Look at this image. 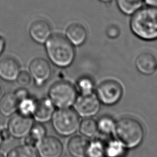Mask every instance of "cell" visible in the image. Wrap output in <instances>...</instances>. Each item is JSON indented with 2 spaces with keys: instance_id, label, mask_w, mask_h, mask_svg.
I'll return each instance as SVG.
<instances>
[{
  "instance_id": "6da1fadb",
  "label": "cell",
  "mask_w": 157,
  "mask_h": 157,
  "mask_svg": "<svg viewBox=\"0 0 157 157\" xmlns=\"http://www.w3.org/2000/svg\"><path fill=\"white\" fill-rule=\"evenodd\" d=\"M130 28L132 33L142 40H157V7H141L132 15Z\"/></svg>"
},
{
  "instance_id": "7a4b0ae2",
  "label": "cell",
  "mask_w": 157,
  "mask_h": 157,
  "mask_svg": "<svg viewBox=\"0 0 157 157\" xmlns=\"http://www.w3.org/2000/svg\"><path fill=\"white\" fill-rule=\"evenodd\" d=\"M45 48L50 61L59 67H68L74 60V46L64 35L52 34L45 42Z\"/></svg>"
},
{
  "instance_id": "3957f363",
  "label": "cell",
  "mask_w": 157,
  "mask_h": 157,
  "mask_svg": "<svg viewBox=\"0 0 157 157\" xmlns=\"http://www.w3.org/2000/svg\"><path fill=\"white\" fill-rule=\"evenodd\" d=\"M116 134L126 147L134 148L137 147L144 138V129L139 121L130 118H122L115 125Z\"/></svg>"
},
{
  "instance_id": "277c9868",
  "label": "cell",
  "mask_w": 157,
  "mask_h": 157,
  "mask_svg": "<svg viewBox=\"0 0 157 157\" xmlns=\"http://www.w3.org/2000/svg\"><path fill=\"white\" fill-rule=\"evenodd\" d=\"M76 87L71 82L61 80L51 85L48 91V98L58 109L71 108L78 97Z\"/></svg>"
},
{
  "instance_id": "5b68a950",
  "label": "cell",
  "mask_w": 157,
  "mask_h": 157,
  "mask_svg": "<svg viewBox=\"0 0 157 157\" xmlns=\"http://www.w3.org/2000/svg\"><path fill=\"white\" fill-rule=\"evenodd\" d=\"M78 115L71 108L59 109L55 111L52 124L55 131L62 137L71 136L78 130L80 126Z\"/></svg>"
},
{
  "instance_id": "8992f818",
  "label": "cell",
  "mask_w": 157,
  "mask_h": 157,
  "mask_svg": "<svg viewBox=\"0 0 157 157\" xmlns=\"http://www.w3.org/2000/svg\"><path fill=\"white\" fill-rule=\"evenodd\" d=\"M122 94V86L115 80L104 81L97 88L96 96L99 101L105 105L116 104L121 99Z\"/></svg>"
},
{
  "instance_id": "52a82bcc",
  "label": "cell",
  "mask_w": 157,
  "mask_h": 157,
  "mask_svg": "<svg viewBox=\"0 0 157 157\" xmlns=\"http://www.w3.org/2000/svg\"><path fill=\"white\" fill-rule=\"evenodd\" d=\"M29 72L35 85L40 87L50 78L52 67L47 59L38 57L33 59L29 63Z\"/></svg>"
},
{
  "instance_id": "ba28073f",
  "label": "cell",
  "mask_w": 157,
  "mask_h": 157,
  "mask_svg": "<svg viewBox=\"0 0 157 157\" xmlns=\"http://www.w3.org/2000/svg\"><path fill=\"white\" fill-rule=\"evenodd\" d=\"M73 106L79 117L85 118H90L99 112L100 101L96 95L93 93L80 95L77 97Z\"/></svg>"
},
{
  "instance_id": "9c48e42d",
  "label": "cell",
  "mask_w": 157,
  "mask_h": 157,
  "mask_svg": "<svg viewBox=\"0 0 157 157\" xmlns=\"http://www.w3.org/2000/svg\"><path fill=\"white\" fill-rule=\"evenodd\" d=\"M34 124L31 117L17 113L12 115L7 123V130L10 136L15 139L25 138L28 136Z\"/></svg>"
},
{
  "instance_id": "30bf717a",
  "label": "cell",
  "mask_w": 157,
  "mask_h": 157,
  "mask_svg": "<svg viewBox=\"0 0 157 157\" xmlns=\"http://www.w3.org/2000/svg\"><path fill=\"white\" fill-rule=\"evenodd\" d=\"M36 148L40 157H61L63 153V143L52 136H46L39 142Z\"/></svg>"
},
{
  "instance_id": "8fae6325",
  "label": "cell",
  "mask_w": 157,
  "mask_h": 157,
  "mask_svg": "<svg viewBox=\"0 0 157 157\" xmlns=\"http://www.w3.org/2000/svg\"><path fill=\"white\" fill-rule=\"evenodd\" d=\"M29 34L31 39L38 44H45L52 34L50 25L44 20H37L33 21L29 28Z\"/></svg>"
},
{
  "instance_id": "7c38bea8",
  "label": "cell",
  "mask_w": 157,
  "mask_h": 157,
  "mask_svg": "<svg viewBox=\"0 0 157 157\" xmlns=\"http://www.w3.org/2000/svg\"><path fill=\"white\" fill-rule=\"evenodd\" d=\"M55 112V107L48 98L37 101L36 110L33 117L37 123H45L52 120Z\"/></svg>"
},
{
  "instance_id": "4fadbf2b",
  "label": "cell",
  "mask_w": 157,
  "mask_h": 157,
  "mask_svg": "<svg viewBox=\"0 0 157 157\" xmlns=\"http://www.w3.org/2000/svg\"><path fill=\"white\" fill-rule=\"evenodd\" d=\"M20 72V64L15 58L6 57L0 60V78L3 80L15 81Z\"/></svg>"
},
{
  "instance_id": "5bb4252c",
  "label": "cell",
  "mask_w": 157,
  "mask_h": 157,
  "mask_svg": "<svg viewBox=\"0 0 157 157\" xmlns=\"http://www.w3.org/2000/svg\"><path fill=\"white\" fill-rule=\"evenodd\" d=\"M136 66L141 74L146 75H152L157 71V59L151 53H141L136 58Z\"/></svg>"
},
{
  "instance_id": "9a60e30c",
  "label": "cell",
  "mask_w": 157,
  "mask_h": 157,
  "mask_svg": "<svg viewBox=\"0 0 157 157\" xmlns=\"http://www.w3.org/2000/svg\"><path fill=\"white\" fill-rule=\"evenodd\" d=\"M65 36L74 46H80L86 41L87 31L82 25L73 23L66 28Z\"/></svg>"
},
{
  "instance_id": "2e32d148",
  "label": "cell",
  "mask_w": 157,
  "mask_h": 157,
  "mask_svg": "<svg viewBox=\"0 0 157 157\" xmlns=\"http://www.w3.org/2000/svg\"><path fill=\"white\" fill-rule=\"evenodd\" d=\"M88 144L89 141L85 136H74L67 142L68 152L72 157H86Z\"/></svg>"
},
{
  "instance_id": "e0dca14e",
  "label": "cell",
  "mask_w": 157,
  "mask_h": 157,
  "mask_svg": "<svg viewBox=\"0 0 157 157\" xmlns=\"http://www.w3.org/2000/svg\"><path fill=\"white\" fill-rule=\"evenodd\" d=\"M18 102L13 93H5L0 98V113L5 117L12 116L17 111Z\"/></svg>"
},
{
  "instance_id": "ac0fdd59",
  "label": "cell",
  "mask_w": 157,
  "mask_h": 157,
  "mask_svg": "<svg viewBox=\"0 0 157 157\" xmlns=\"http://www.w3.org/2000/svg\"><path fill=\"white\" fill-rule=\"evenodd\" d=\"M126 147L120 140H110L105 144V157H124Z\"/></svg>"
},
{
  "instance_id": "d6986e66",
  "label": "cell",
  "mask_w": 157,
  "mask_h": 157,
  "mask_svg": "<svg viewBox=\"0 0 157 157\" xmlns=\"http://www.w3.org/2000/svg\"><path fill=\"white\" fill-rule=\"evenodd\" d=\"M144 0H117L119 10L124 14L132 15L143 7Z\"/></svg>"
},
{
  "instance_id": "ffe728a7",
  "label": "cell",
  "mask_w": 157,
  "mask_h": 157,
  "mask_svg": "<svg viewBox=\"0 0 157 157\" xmlns=\"http://www.w3.org/2000/svg\"><path fill=\"white\" fill-rule=\"evenodd\" d=\"M37 100L30 96L18 102L17 111L23 116L33 117L37 106Z\"/></svg>"
},
{
  "instance_id": "44dd1931",
  "label": "cell",
  "mask_w": 157,
  "mask_h": 157,
  "mask_svg": "<svg viewBox=\"0 0 157 157\" xmlns=\"http://www.w3.org/2000/svg\"><path fill=\"white\" fill-rule=\"evenodd\" d=\"M78 129L85 137H92L98 131L97 122L91 118H86L80 123Z\"/></svg>"
},
{
  "instance_id": "7402d4cb",
  "label": "cell",
  "mask_w": 157,
  "mask_h": 157,
  "mask_svg": "<svg viewBox=\"0 0 157 157\" xmlns=\"http://www.w3.org/2000/svg\"><path fill=\"white\" fill-rule=\"evenodd\" d=\"M7 157H38V155L34 148L23 145L12 148Z\"/></svg>"
},
{
  "instance_id": "603a6c76",
  "label": "cell",
  "mask_w": 157,
  "mask_h": 157,
  "mask_svg": "<svg viewBox=\"0 0 157 157\" xmlns=\"http://www.w3.org/2000/svg\"><path fill=\"white\" fill-rule=\"evenodd\" d=\"M86 157H105V143L98 139L89 142Z\"/></svg>"
},
{
  "instance_id": "cb8c5ba5",
  "label": "cell",
  "mask_w": 157,
  "mask_h": 157,
  "mask_svg": "<svg viewBox=\"0 0 157 157\" xmlns=\"http://www.w3.org/2000/svg\"><path fill=\"white\" fill-rule=\"evenodd\" d=\"M76 88L77 91L80 93L81 95L90 94L93 93L94 83L91 78L83 76L77 80Z\"/></svg>"
},
{
  "instance_id": "d4e9b609",
  "label": "cell",
  "mask_w": 157,
  "mask_h": 157,
  "mask_svg": "<svg viewBox=\"0 0 157 157\" xmlns=\"http://www.w3.org/2000/svg\"><path fill=\"white\" fill-rule=\"evenodd\" d=\"M115 121L110 117L104 116L97 121L98 130L104 134H110L115 129Z\"/></svg>"
},
{
  "instance_id": "484cf974",
  "label": "cell",
  "mask_w": 157,
  "mask_h": 157,
  "mask_svg": "<svg viewBox=\"0 0 157 157\" xmlns=\"http://www.w3.org/2000/svg\"><path fill=\"white\" fill-rule=\"evenodd\" d=\"M46 134L47 129L42 124V123H37L33 124L29 134L39 143V141L46 136Z\"/></svg>"
},
{
  "instance_id": "4316f807",
  "label": "cell",
  "mask_w": 157,
  "mask_h": 157,
  "mask_svg": "<svg viewBox=\"0 0 157 157\" xmlns=\"http://www.w3.org/2000/svg\"><path fill=\"white\" fill-rule=\"evenodd\" d=\"M31 80L32 77L29 72L26 71H23L20 72L15 81L21 87H26L31 83Z\"/></svg>"
},
{
  "instance_id": "83f0119b",
  "label": "cell",
  "mask_w": 157,
  "mask_h": 157,
  "mask_svg": "<svg viewBox=\"0 0 157 157\" xmlns=\"http://www.w3.org/2000/svg\"><path fill=\"white\" fill-rule=\"evenodd\" d=\"M13 93L18 101L29 96L28 91L25 87H20V88L17 89Z\"/></svg>"
},
{
  "instance_id": "f1b7e54d",
  "label": "cell",
  "mask_w": 157,
  "mask_h": 157,
  "mask_svg": "<svg viewBox=\"0 0 157 157\" xmlns=\"http://www.w3.org/2000/svg\"><path fill=\"white\" fill-rule=\"evenodd\" d=\"M106 34L109 38H116L120 34V30L118 27L112 26L107 28L106 31Z\"/></svg>"
},
{
  "instance_id": "f546056e",
  "label": "cell",
  "mask_w": 157,
  "mask_h": 157,
  "mask_svg": "<svg viewBox=\"0 0 157 157\" xmlns=\"http://www.w3.org/2000/svg\"><path fill=\"white\" fill-rule=\"evenodd\" d=\"M24 142H25V145L34 148H35L38 144V142L33 137H32L29 134H28L25 137Z\"/></svg>"
},
{
  "instance_id": "4dcf8cb0",
  "label": "cell",
  "mask_w": 157,
  "mask_h": 157,
  "mask_svg": "<svg viewBox=\"0 0 157 157\" xmlns=\"http://www.w3.org/2000/svg\"><path fill=\"white\" fill-rule=\"evenodd\" d=\"M0 136H1L2 142L8 140L10 139V137H11V136L7 128L2 129L1 130H0Z\"/></svg>"
},
{
  "instance_id": "1f68e13d",
  "label": "cell",
  "mask_w": 157,
  "mask_h": 157,
  "mask_svg": "<svg viewBox=\"0 0 157 157\" xmlns=\"http://www.w3.org/2000/svg\"><path fill=\"white\" fill-rule=\"evenodd\" d=\"M6 47V41L3 37L0 36V55L2 54L3 51L4 50Z\"/></svg>"
},
{
  "instance_id": "d6a6232c",
  "label": "cell",
  "mask_w": 157,
  "mask_h": 157,
  "mask_svg": "<svg viewBox=\"0 0 157 157\" xmlns=\"http://www.w3.org/2000/svg\"><path fill=\"white\" fill-rule=\"evenodd\" d=\"M144 3H145L148 6L157 7V0H144Z\"/></svg>"
},
{
  "instance_id": "836d02e7",
  "label": "cell",
  "mask_w": 157,
  "mask_h": 157,
  "mask_svg": "<svg viewBox=\"0 0 157 157\" xmlns=\"http://www.w3.org/2000/svg\"><path fill=\"white\" fill-rule=\"evenodd\" d=\"M100 1H101V2H105V3H107V2H111L112 1H113V0H99Z\"/></svg>"
},
{
  "instance_id": "e575fe53",
  "label": "cell",
  "mask_w": 157,
  "mask_h": 157,
  "mask_svg": "<svg viewBox=\"0 0 157 157\" xmlns=\"http://www.w3.org/2000/svg\"><path fill=\"white\" fill-rule=\"evenodd\" d=\"M1 94H2V88H1V87L0 86V98L1 96Z\"/></svg>"
},
{
  "instance_id": "d590c367",
  "label": "cell",
  "mask_w": 157,
  "mask_h": 157,
  "mask_svg": "<svg viewBox=\"0 0 157 157\" xmlns=\"http://www.w3.org/2000/svg\"><path fill=\"white\" fill-rule=\"evenodd\" d=\"M0 157H5V156L2 153H0Z\"/></svg>"
},
{
  "instance_id": "8d00e7d4",
  "label": "cell",
  "mask_w": 157,
  "mask_h": 157,
  "mask_svg": "<svg viewBox=\"0 0 157 157\" xmlns=\"http://www.w3.org/2000/svg\"><path fill=\"white\" fill-rule=\"evenodd\" d=\"M2 139H1V136H0V147H1V144H2Z\"/></svg>"
}]
</instances>
